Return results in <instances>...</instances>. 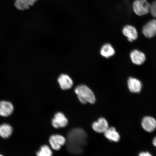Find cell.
I'll list each match as a JSON object with an SVG mask.
<instances>
[{
	"mask_svg": "<svg viewBox=\"0 0 156 156\" xmlns=\"http://www.w3.org/2000/svg\"><path fill=\"white\" fill-rule=\"evenodd\" d=\"M87 134L82 129L76 128L72 129L67 134V149L68 153L74 155L83 153L87 145Z\"/></svg>",
	"mask_w": 156,
	"mask_h": 156,
	"instance_id": "obj_1",
	"label": "cell"
},
{
	"mask_svg": "<svg viewBox=\"0 0 156 156\" xmlns=\"http://www.w3.org/2000/svg\"><path fill=\"white\" fill-rule=\"evenodd\" d=\"M75 93L78 99L82 104L87 103L94 104L96 101V98L93 91L87 86L81 85L78 86L75 89Z\"/></svg>",
	"mask_w": 156,
	"mask_h": 156,
	"instance_id": "obj_2",
	"label": "cell"
},
{
	"mask_svg": "<svg viewBox=\"0 0 156 156\" xmlns=\"http://www.w3.org/2000/svg\"><path fill=\"white\" fill-rule=\"evenodd\" d=\"M150 6L151 5L147 0H136L133 3V7L136 14L141 16L149 13Z\"/></svg>",
	"mask_w": 156,
	"mask_h": 156,
	"instance_id": "obj_3",
	"label": "cell"
},
{
	"mask_svg": "<svg viewBox=\"0 0 156 156\" xmlns=\"http://www.w3.org/2000/svg\"><path fill=\"white\" fill-rule=\"evenodd\" d=\"M49 141L52 149L58 151L61 149L62 146L65 145L66 140L61 135L54 134L50 136Z\"/></svg>",
	"mask_w": 156,
	"mask_h": 156,
	"instance_id": "obj_4",
	"label": "cell"
},
{
	"mask_svg": "<svg viewBox=\"0 0 156 156\" xmlns=\"http://www.w3.org/2000/svg\"><path fill=\"white\" fill-rule=\"evenodd\" d=\"M68 123L67 119L63 113L61 112L56 113L52 120V126L56 129L65 127Z\"/></svg>",
	"mask_w": 156,
	"mask_h": 156,
	"instance_id": "obj_5",
	"label": "cell"
},
{
	"mask_svg": "<svg viewBox=\"0 0 156 156\" xmlns=\"http://www.w3.org/2000/svg\"><path fill=\"white\" fill-rule=\"evenodd\" d=\"M142 34L146 37L151 38L156 35V20L149 21L143 27Z\"/></svg>",
	"mask_w": 156,
	"mask_h": 156,
	"instance_id": "obj_6",
	"label": "cell"
},
{
	"mask_svg": "<svg viewBox=\"0 0 156 156\" xmlns=\"http://www.w3.org/2000/svg\"><path fill=\"white\" fill-rule=\"evenodd\" d=\"M141 126L143 129L148 132H152L156 129V120L153 117L147 116L142 119Z\"/></svg>",
	"mask_w": 156,
	"mask_h": 156,
	"instance_id": "obj_7",
	"label": "cell"
},
{
	"mask_svg": "<svg viewBox=\"0 0 156 156\" xmlns=\"http://www.w3.org/2000/svg\"><path fill=\"white\" fill-rule=\"evenodd\" d=\"M92 127L95 132L98 133H104L109 128V125L106 119L101 118L97 121L93 123Z\"/></svg>",
	"mask_w": 156,
	"mask_h": 156,
	"instance_id": "obj_8",
	"label": "cell"
},
{
	"mask_svg": "<svg viewBox=\"0 0 156 156\" xmlns=\"http://www.w3.org/2000/svg\"><path fill=\"white\" fill-rule=\"evenodd\" d=\"M14 107L12 103L9 101H0V116L7 117L12 114Z\"/></svg>",
	"mask_w": 156,
	"mask_h": 156,
	"instance_id": "obj_9",
	"label": "cell"
},
{
	"mask_svg": "<svg viewBox=\"0 0 156 156\" xmlns=\"http://www.w3.org/2000/svg\"><path fill=\"white\" fill-rule=\"evenodd\" d=\"M60 87L63 90H67L73 87V81L71 78L66 74H62L58 78Z\"/></svg>",
	"mask_w": 156,
	"mask_h": 156,
	"instance_id": "obj_10",
	"label": "cell"
},
{
	"mask_svg": "<svg viewBox=\"0 0 156 156\" xmlns=\"http://www.w3.org/2000/svg\"><path fill=\"white\" fill-rule=\"evenodd\" d=\"M122 33L130 42L136 40L138 37L137 30L134 27L131 25H127L123 29Z\"/></svg>",
	"mask_w": 156,
	"mask_h": 156,
	"instance_id": "obj_11",
	"label": "cell"
},
{
	"mask_svg": "<svg viewBox=\"0 0 156 156\" xmlns=\"http://www.w3.org/2000/svg\"><path fill=\"white\" fill-rule=\"evenodd\" d=\"M128 87L130 92L139 93L142 88V83L139 80L135 78L130 77L128 80Z\"/></svg>",
	"mask_w": 156,
	"mask_h": 156,
	"instance_id": "obj_12",
	"label": "cell"
},
{
	"mask_svg": "<svg viewBox=\"0 0 156 156\" xmlns=\"http://www.w3.org/2000/svg\"><path fill=\"white\" fill-rule=\"evenodd\" d=\"M130 56L133 63L136 65H141L146 60L145 55L138 50L133 51L130 53Z\"/></svg>",
	"mask_w": 156,
	"mask_h": 156,
	"instance_id": "obj_13",
	"label": "cell"
},
{
	"mask_svg": "<svg viewBox=\"0 0 156 156\" xmlns=\"http://www.w3.org/2000/svg\"><path fill=\"white\" fill-rule=\"evenodd\" d=\"M104 135L110 141L118 142L120 139V136L114 127H109L104 133Z\"/></svg>",
	"mask_w": 156,
	"mask_h": 156,
	"instance_id": "obj_14",
	"label": "cell"
},
{
	"mask_svg": "<svg viewBox=\"0 0 156 156\" xmlns=\"http://www.w3.org/2000/svg\"><path fill=\"white\" fill-rule=\"evenodd\" d=\"M13 128L9 124H3L0 125V136L3 138H8L13 132Z\"/></svg>",
	"mask_w": 156,
	"mask_h": 156,
	"instance_id": "obj_15",
	"label": "cell"
},
{
	"mask_svg": "<svg viewBox=\"0 0 156 156\" xmlns=\"http://www.w3.org/2000/svg\"><path fill=\"white\" fill-rule=\"evenodd\" d=\"M100 53L103 57L109 58L114 55L115 51L110 44H104L101 48Z\"/></svg>",
	"mask_w": 156,
	"mask_h": 156,
	"instance_id": "obj_16",
	"label": "cell"
},
{
	"mask_svg": "<svg viewBox=\"0 0 156 156\" xmlns=\"http://www.w3.org/2000/svg\"><path fill=\"white\" fill-rule=\"evenodd\" d=\"M16 7L20 10L28 9L30 7V0H16L15 2Z\"/></svg>",
	"mask_w": 156,
	"mask_h": 156,
	"instance_id": "obj_17",
	"label": "cell"
},
{
	"mask_svg": "<svg viewBox=\"0 0 156 156\" xmlns=\"http://www.w3.org/2000/svg\"><path fill=\"white\" fill-rule=\"evenodd\" d=\"M36 154L37 156H52V152L48 146L44 145L41 147Z\"/></svg>",
	"mask_w": 156,
	"mask_h": 156,
	"instance_id": "obj_18",
	"label": "cell"
},
{
	"mask_svg": "<svg viewBox=\"0 0 156 156\" xmlns=\"http://www.w3.org/2000/svg\"><path fill=\"white\" fill-rule=\"evenodd\" d=\"M150 11L152 16L156 18V1H154L151 5Z\"/></svg>",
	"mask_w": 156,
	"mask_h": 156,
	"instance_id": "obj_19",
	"label": "cell"
},
{
	"mask_svg": "<svg viewBox=\"0 0 156 156\" xmlns=\"http://www.w3.org/2000/svg\"><path fill=\"white\" fill-rule=\"evenodd\" d=\"M138 156H153L148 152H142L140 153Z\"/></svg>",
	"mask_w": 156,
	"mask_h": 156,
	"instance_id": "obj_20",
	"label": "cell"
},
{
	"mask_svg": "<svg viewBox=\"0 0 156 156\" xmlns=\"http://www.w3.org/2000/svg\"><path fill=\"white\" fill-rule=\"evenodd\" d=\"M38 0H30V5H33Z\"/></svg>",
	"mask_w": 156,
	"mask_h": 156,
	"instance_id": "obj_21",
	"label": "cell"
},
{
	"mask_svg": "<svg viewBox=\"0 0 156 156\" xmlns=\"http://www.w3.org/2000/svg\"><path fill=\"white\" fill-rule=\"evenodd\" d=\"M153 145L156 147V136L154 138L153 141Z\"/></svg>",
	"mask_w": 156,
	"mask_h": 156,
	"instance_id": "obj_22",
	"label": "cell"
},
{
	"mask_svg": "<svg viewBox=\"0 0 156 156\" xmlns=\"http://www.w3.org/2000/svg\"><path fill=\"white\" fill-rule=\"evenodd\" d=\"M0 156H3L1 154H0Z\"/></svg>",
	"mask_w": 156,
	"mask_h": 156,
	"instance_id": "obj_23",
	"label": "cell"
}]
</instances>
